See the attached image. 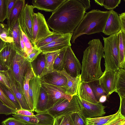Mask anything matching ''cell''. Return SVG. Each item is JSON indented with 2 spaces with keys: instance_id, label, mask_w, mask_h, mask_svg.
Wrapping results in <instances>:
<instances>
[{
  "instance_id": "obj_1",
  "label": "cell",
  "mask_w": 125,
  "mask_h": 125,
  "mask_svg": "<svg viewBox=\"0 0 125 125\" xmlns=\"http://www.w3.org/2000/svg\"><path fill=\"white\" fill-rule=\"evenodd\" d=\"M86 11L78 0H65L52 12L47 22L53 32L62 34L73 33Z\"/></svg>"
},
{
  "instance_id": "obj_47",
  "label": "cell",
  "mask_w": 125,
  "mask_h": 125,
  "mask_svg": "<svg viewBox=\"0 0 125 125\" xmlns=\"http://www.w3.org/2000/svg\"><path fill=\"white\" fill-rule=\"evenodd\" d=\"M4 72L0 71V83L10 91L11 88L10 83Z\"/></svg>"
},
{
  "instance_id": "obj_19",
  "label": "cell",
  "mask_w": 125,
  "mask_h": 125,
  "mask_svg": "<svg viewBox=\"0 0 125 125\" xmlns=\"http://www.w3.org/2000/svg\"><path fill=\"white\" fill-rule=\"evenodd\" d=\"M40 79L47 83L63 87L65 89L67 79L64 75L56 71L45 74Z\"/></svg>"
},
{
  "instance_id": "obj_5",
  "label": "cell",
  "mask_w": 125,
  "mask_h": 125,
  "mask_svg": "<svg viewBox=\"0 0 125 125\" xmlns=\"http://www.w3.org/2000/svg\"><path fill=\"white\" fill-rule=\"evenodd\" d=\"M80 112V108L77 94L73 96L70 101L65 98L59 99L47 110V112L55 118Z\"/></svg>"
},
{
  "instance_id": "obj_33",
  "label": "cell",
  "mask_w": 125,
  "mask_h": 125,
  "mask_svg": "<svg viewBox=\"0 0 125 125\" xmlns=\"http://www.w3.org/2000/svg\"><path fill=\"white\" fill-rule=\"evenodd\" d=\"M35 116L39 121L37 125H53L55 118L47 112L37 114Z\"/></svg>"
},
{
  "instance_id": "obj_14",
  "label": "cell",
  "mask_w": 125,
  "mask_h": 125,
  "mask_svg": "<svg viewBox=\"0 0 125 125\" xmlns=\"http://www.w3.org/2000/svg\"><path fill=\"white\" fill-rule=\"evenodd\" d=\"M117 71H110L104 72L103 74L98 79L100 85L107 94L108 97L116 90Z\"/></svg>"
},
{
  "instance_id": "obj_41",
  "label": "cell",
  "mask_w": 125,
  "mask_h": 125,
  "mask_svg": "<svg viewBox=\"0 0 125 125\" xmlns=\"http://www.w3.org/2000/svg\"><path fill=\"white\" fill-rule=\"evenodd\" d=\"M8 0H0V21L3 22L7 18Z\"/></svg>"
},
{
  "instance_id": "obj_34",
  "label": "cell",
  "mask_w": 125,
  "mask_h": 125,
  "mask_svg": "<svg viewBox=\"0 0 125 125\" xmlns=\"http://www.w3.org/2000/svg\"><path fill=\"white\" fill-rule=\"evenodd\" d=\"M86 118L80 112H75L70 115L69 121L71 125H87Z\"/></svg>"
},
{
  "instance_id": "obj_2",
  "label": "cell",
  "mask_w": 125,
  "mask_h": 125,
  "mask_svg": "<svg viewBox=\"0 0 125 125\" xmlns=\"http://www.w3.org/2000/svg\"><path fill=\"white\" fill-rule=\"evenodd\" d=\"M89 46L83 52L82 62L81 81L88 82L99 79L104 73L101 62L104 55V48L99 39L88 42Z\"/></svg>"
},
{
  "instance_id": "obj_48",
  "label": "cell",
  "mask_w": 125,
  "mask_h": 125,
  "mask_svg": "<svg viewBox=\"0 0 125 125\" xmlns=\"http://www.w3.org/2000/svg\"><path fill=\"white\" fill-rule=\"evenodd\" d=\"M0 38L7 43L13 42L12 37L8 32H4L0 34Z\"/></svg>"
},
{
  "instance_id": "obj_20",
  "label": "cell",
  "mask_w": 125,
  "mask_h": 125,
  "mask_svg": "<svg viewBox=\"0 0 125 125\" xmlns=\"http://www.w3.org/2000/svg\"><path fill=\"white\" fill-rule=\"evenodd\" d=\"M56 71L64 75L67 79L65 88L66 93L72 96L77 95L79 86L81 81V75L79 76L74 78L68 74L63 70Z\"/></svg>"
},
{
  "instance_id": "obj_15",
  "label": "cell",
  "mask_w": 125,
  "mask_h": 125,
  "mask_svg": "<svg viewBox=\"0 0 125 125\" xmlns=\"http://www.w3.org/2000/svg\"><path fill=\"white\" fill-rule=\"evenodd\" d=\"M17 51L13 43H7L0 52V65L7 70L11 68Z\"/></svg>"
},
{
  "instance_id": "obj_31",
  "label": "cell",
  "mask_w": 125,
  "mask_h": 125,
  "mask_svg": "<svg viewBox=\"0 0 125 125\" xmlns=\"http://www.w3.org/2000/svg\"><path fill=\"white\" fill-rule=\"evenodd\" d=\"M97 101L103 95H107L99 84L98 79L87 82Z\"/></svg>"
},
{
  "instance_id": "obj_10",
  "label": "cell",
  "mask_w": 125,
  "mask_h": 125,
  "mask_svg": "<svg viewBox=\"0 0 125 125\" xmlns=\"http://www.w3.org/2000/svg\"><path fill=\"white\" fill-rule=\"evenodd\" d=\"M4 72L10 83V91L17 100L22 109L32 111L23 94L22 87L15 78L11 68Z\"/></svg>"
},
{
  "instance_id": "obj_56",
  "label": "cell",
  "mask_w": 125,
  "mask_h": 125,
  "mask_svg": "<svg viewBox=\"0 0 125 125\" xmlns=\"http://www.w3.org/2000/svg\"><path fill=\"white\" fill-rule=\"evenodd\" d=\"M107 97L106 95L102 96L99 99V102L101 103L104 102L106 101Z\"/></svg>"
},
{
  "instance_id": "obj_13",
  "label": "cell",
  "mask_w": 125,
  "mask_h": 125,
  "mask_svg": "<svg viewBox=\"0 0 125 125\" xmlns=\"http://www.w3.org/2000/svg\"><path fill=\"white\" fill-rule=\"evenodd\" d=\"M73 33H68L61 37L50 43L39 48L42 53L48 52L60 51L71 46L70 42Z\"/></svg>"
},
{
  "instance_id": "obj_12",
  "label": "cell",
  "mask_w": 125,
  "mask_h": 125,
  "mask_svg": "<svg viewBox=\"0 0 125 125\" xmlns=\"http://www.w3.org/2000/svg\"><path fill=\"white\" fill-rule=\"evenodd\" d=\"M78 96L80 108V112L85 118L101 117L105 114L104 109L105 107L101 103L94 104L90 103Z\"/></svg>"
},
{
  "instance_id": "obj_25",
  "label": "cell",
  "mask_w": 125,
  "mask_h": 125,
  "mask_svg": "<svg viewBox=\"0 0 125 125\" xmlns=\"http://www.w3.org/2000/svg\"><path fill=\"white\" fill-rule=\"evenodd\" d=\"M116 90L119 96L125 97V69L119 68L116 73Z\"/></svg>"
},
{
  "instance_id": "obj_28",
  "label": "cell",
  "mask_w": 125,
  "mask_h": 125,
  "mask_svg": "<svg viewBox=\"0 0 125 125\" xmlns=\"http://www.w3.org/2000/svg\"><path fill=\"white\" fill-rule=\"evenodd\" d=\"M59 52L44 53L46 60L45 66L42 73L38 78H40L45 74L54 71L53 67L54 62Z\"/></svg>"
},
{
  "instance_id": "obj_38",
  "label": "cell",
  "mask_w": 125,
  "mask_h": 125,
  "mask_svg": "<svg viewBox=\"0 0 125 125\" xmlns=\"http://www.w3.org/2000/svg\"><path fill=\"white\" fill-rule=\"evenodd\" d=\"M12 116L13 117L20 120L27 125H37L39 121L35 116H25L15 114H13Z\"/></svg>"
},
{
  "instance_id": "obj_36",
  "label": "cell",
  "mask_w": 125,
  "mask_h": 125,
  "mask_svg": "<svg viewBox=\"0 0 125 125\" xmlns=\"http://www.w3.org/2000/svg\"><path fill=\"white\" fill-rule=\"evenodd\" d=\"M66 48L59 51L54 62V71H61L63 70L64 58Z\"/></svg>"
},
{
  "instance_id": "obj_42",
  "label": "cell",
  "mask_w": 125,
  "mask_h": 125,
  "mask_svg": "<svg viewBox=\"0 0 125 125\" xmlns=\"http://www.w3.org/2000/svg\"><path fill=\"white\" fill-rule=\"evenodd\" d=\"M69 116L68 115L55 118L53 125H71Z\"/></svg>"
},
{
  "instance_id": "obj_3",
  "label": "cell",
  "mask_w": 125,
  "mask_h": 125,
  "mask_svg": "<svg viewBox=\"0 0 125 125\" xmlns=\"http://www.w3.org/2000/svg\"><path fill=\"white\" fill-rule=\"evenodd\" d=\"M110 13V10L103 11L98 9L92 10L86 13L73 33L72 43H74L76 39L83 35L103 32Z\"/></svg>"
},
{
  "instance_id": "obj_44",
  "label": "cell",
  "mask_w": 125,
  "mask_h": 125,
  "mask_svg": "<svg viewBox=\"0 0 125 125\" xmlns=\"http://www.w3.org/2000/svg\"><path fill=\"white\" fill-rule=\"evenodd\" d=\"M33 47V49L32 52L26 58L27 60L31 63L34 61L38 56L42 52L39 48L34 46Z\"/></svg>"
},
{
  "instance_id": "obj_6",
  "label": "cell",
  "mask_w": 125,
  "mask_h": 125,
  "mask_svg": "<svg viewBox=\"0 0 125 125\" xmlns=\"http://www.w3.org/2000/svg\"><path fill=\"white\" fill-rule=\"evenodd\" d=\"M32 32V44L54 33L50 30L44 16L39 12L34 13Z\"/></svg>"
},
{
  "instance_id": "obj_55",
  "label": "cell",
  "mask_w": 125,
  "mask_h": 125,
  "mask_svg": "<svg viewBox=\"0 0 125 125\" xmlns=\"http://www.w3.org/2000/svg\"><path fill=\"white\" fill-rule=\"evenodd\" d=\"M6 43L0 38V52L5 46Z\"/></svg>"
},
{
  "instance_id": "obj_45",
  "label": "cell",
  "mask_w": 125,
  "mask_h": 125,
  "mask_svg": "<svg viewBox=\"0 0 125 125\" xmlns=\"http://www.w3.org/2000/svg\"><path fill=\"white\" fill-rule=\"evenodd\" d=\"M16 111L6 106L0 101V114L8 115L14 114Z\"/></svg>"
},
{
  "instance_id": "obj_24",
  "label": "cell",
  "mask_w": 125,
  "mask_h": 125,
  "mask_svg": "<svg viewBox=\"0 0 125 125\" xmlns=\"http://www.w3.org/2000/svg\"><path fill=\"white\" fill-rule=\"evenodd\" d=\"M36 75L32 67L29 68L26 74L22 85L23 94L32 112L34 111V109L31 102L29 94V82L30 80Z\"/></svg>"
},
{
  "instance_id": "obj_29",
  "label": "cell",
  "mask_w": 125,
  "mask_h": 125,
  "mask_svg": "<svg viewBox=\"0 0 125 125\" xmlns=\"http://www.w3.org/2000/svg\"><path fill=\"white\" fill-rule=\"evenodd\" d=\"M45 58L44 53H41L37 58L33 62L34 64H32L33 70L36 76L39 77L42 74L45 66Z\"/></svg>"
},
{
  "instance_id": "obj_22",
  "label": "cell",
  "mask_w": 125,
  "mask_h": 125,
  "mask_svg": "<svg viewBox=\"0 0 125 125\" xmlns=\"http://www.w3.org/2000/svg\"><path fill=\"white\" fill-rule=\"evenodd\" d=\"M77 95L87 102L96 104L99 103L87 82L81 81L78 89Z\"/></svg>"
},
{
  "instance_id": "obj_59",
  "label": "cell",
  "mask_w": 125,
  "mask_h": 125,
  "mask_svg": "<svg viewBox=\"0 0 125 125\" xmlns=\"http://www.w3.org/2000/svg\"></svg>"
},
{
  "instance_id": "obj_26",
  "label": "cell",
  "mask_w": 125,
  "mask_h": 125,
  "mask_svg": "<svg viewBox=\"0 0 125 125\" xmlns=\"http://www.w3.org/2000/svg\"><path fill=\"white\" fill-rule=\"evenodd\" d=\"M48 101V97L47 93L41 86L40 96L34 111L37 114L47 112V107Z\"/></svg>"
},
{
  "instance_id": "obj_16",
  "label": "cell",
  "mask_w": 125,
  "mask_h": 125,
  "mask_svg": "<svg viewBox=\"0 0 125 125\" xmlns=\"http://www.w3.org/2000/svg\"><path fill=\"white\" fill-rule=\"evenodd\" d=\"M103 32L110 36L119 32L121 30L119 16L113 10H110Z\"/></svg>"
},
{
  "instance_id": "obj_9",
  "label": "cell",
  "mask_w": 125,
  "mask_h": 125,
  "mask_svg": "<svg viewBox=\"0 0 125 125\" xmlns=\"http://www.w3.org/2000/svg\"><path fill=\"white\" fill-rule=\"evenodd\" d=\"M34 8L32 5L25 4L18 20L20 27L31 42L32 38Z\"/></svg>"
},
{
  "instance_id": "obj_18",
  "label": "cell",
  "mask_w": 125,
  "mask_h": 125,
  "mask_svg": "<svg viewBox=\"0 0 125 125\" xmlns=\"http://www.w3.org/2000/svg\"><path fill=\"white\" fill-rule=\"evenodd\" d=\"M65 0H33L32 6L34 8L46 12L55 11Z\"/></svg>"
},
{
  "instance_id": "obj_54",
  "label": "cell",
  "mask_w": 125,
  "mask_h": 125,
  "mask_svg": "<svg viewBox=\"0 0 125 125\" xmlns=\"http://www.w3.org/2000/svg\"><path fill=\"white\" fill-rule=\"evenodd\" d=\"M8 32L7 25L0 23V34L4 32Z\"/></svg>"
},
{
  "instance_id": "obj_57",
  "label": "cell",
  "mask_w": 125,
  "mask_h": 125,
  "mask_svg": "<svg viewBox=\"0 0 125 125\" xmlns=\"http://www.w3.org/2000/svg\"><path fill=\"white\" fill-rule=\"evenodd\" d=\"M7 70L0 65V71H5Z\"/></svg>"
},
{
  "instance_id": "obj_8",
  "label": "cell",
  "mask_w": 125,
  "mask_h": 125,
  "mask_svg": "<svg viewBox=\"0 0 125 125\" xmlns=\"http://www.w3.org/2000/svg\"><path fill=\"white\" fill-rule=\"evenodd\" d=\"M63 68L68 74L72 77L76 78L81 75L80 72L82 70V65L70 46L66 49Z\"/></svg>"
},
{
  "instance_id": "obj_46",
  "label": "cell",
  "mask_w": 125,
  "mask_h": 125,
  "mask_svg": "<svg viewBox=\"0 0 125 125\" xmlns=\"http://www.w3.org/2000/svg\"><path fill=\"white\" fill-rule=\"evenodd\" d=\"M125 122V117L121 114L118 116L106 125H121Z\"/></svg>"
},
{
  "instance_id": "obj_21",
  "label": "cell",
  "mask_w": 125,
  "mask_h": 125,
  "mask_svg": "<svg viewBox=\"0 0 125 125\" xmlns=\"http://www.w3.org/2000/svg\"><path fill=\"white\" fill-rule=\"evenodd\" d=\"M24 0H17L9 16L7 19L8 30L11 29L18 20L25 5Z\"/></svg>"
},
{
  "instance_id": "obj_11",
  "label": "cell",
  "mask_w": 125,
  "mask_h": 125,
  "mask_svg": "<svg viewBox=\"0 0 125 125\" xmlns=\"http://www.w3.org/2000/svg\"><path fill=\"white\" fill-rule=\"evenodd\" d=\"M41 81L42 86L46 92L48 96L47 111L60 99L65 98L69 101L72 100L73 96L66 94L64 88L49 84L41 80Z\"/></svg>"
},
{
  "instance_id": "obj_39",
  "label": "cell",
  "mask_w": 125,
  "mask_h": 125,
  "mask_svg": "<svg viewBox=\"0 0 125 125\" xmlns=\"http://www.w3.org/2000/svg\"><path fill=\"white\" fill-rule=\"evenodd\" d=\"M0 87L9 99L16 106L17 110L22 109L17 100L11 91L0 83Z\"/></svg>"
},
{
  "instance_id": "obj_37",
  "label": "cell",
  "mask_w": 125,
  "mask_h": 125,
  "mask_svg": "<svg viewBox=\"0 0 125 125\" xmlns=\"http://www.w3.org/2000/svg\"><path fill=\"white\" fill-rule=\"evenodd\" d=\"M20 27L21 36L22 39L25 47V53L26 58L32 52L33 47L30 40L22 31L20 26Z\"/></svg>"
},
{
  "instance_id": "obj_35",
  "label": "cell",
  "mask_w": 125,
  "mask_h": 125,
  "mask_svg": "<svg viewBox=\"0 0 125 125\" xmlns=\"http://www.w3.org/2000/svg\"><path fill=\"white\" fill-rule=\"evenodd\" d=\"M97 4L110 10H113L121 3V0H95Z\"/></svg>"
},
{
  "instance_id": "obj_4",
  "label": "cell",
  "mask_w": 125,
  "mask_h": 125,
  "mask_svg": "<svg viewBox=\"0 0 125 125\" xmlns=\"http://www.w3.org/2000/svg\"><path fill=\"white\" fill-rule=\"evenodd\" d=\"M105 70L104 72L117 71L119 68V31L107 37H103Z\"/></svg>"
},
{
  "instance_id": "obj_27",
  "label": "cell",
  "mask_w": 125,
  "mask_h": 125,
  "mask_svg": "<svg viewBox=\"0 0 125 125\" xmlns=\"http://www.w3.org/2000/svg\"><path fill=\"white\" fill-rule=\"evenodd\" d=\"M8 31L9 34L13 38V43L17 51L24 55L21 45L20 30L18 20L13 27Z\"/></svg>"
},
{
  "instance_id": "obj_51",
  "label": "cell",
  "mask_w": 125,
  "mask_h": 125,
  "mask_svg": "<svg viewBox=\"0 0 125 125\" xmlns=\"http://www.w3.org/2000/svg\"><path fill=\"white\" fill-rule=\"evenodd\" d=\"M119 15L121 30L123 32H125V12L121 13Z\"/></svg>"
},
{
  "instance_id": "obj_50",
  "label": "cell",
  "mask_w": 125,
  "mask_h": 125,
  "mask_svg": "<svg viewBox=\"0 0 125 125\" xmlns=\"http://www.w3.org/2000/svg\"><path fill=\"white\" fill-rule=\"evenodd\" d=\"M17 0H8L7 6V20Z\"/></svg>"
},
{
  "instance_id": "obj_32",
  "label": "cell",
  "mask_w": 125,
  "mask_h": 125,
  "mask_svg": "<svg viewBox=\"0 0 125 125\" xmlns=\"http://www.w3.org/2000/svg\"><path fill=\"white\" fill-rule=\"evenodd\" d=\"M65 34H62L54 32L52 35H49L36 42L32 44L33 46L39 48L51 42Z\"/></svg>"
},
{
  "instance_id": "obj_17",
  "label": "cell",
  "mask_w": 125,
  "mask_h": 125,
  "mask_svg": "<svg viewBox=\"0 0 125 125\" xmlns=\"http://www.w3.org/2000/svg\"><path fill=\"white\" fill-rule=\"evenodd\" d=\"M41 86V79L36 75L29 81V94L34 110L36 108L40 96Z\"/></svg>"
},
{
  "instance_id": "obj_58",
  "label": "cell",
  "mask_w": 125,
  "mask_h": 125,
  "mask_svg": "<svg viewBox=\"0 0 125 125\" xmlns=\"http://www.w3.org/2000/svg\"><path fill=\"white\" fill-rule=\"evenodd\" d=\"M121 125H125V122L123 123Z\"/></svg>"
},
{
  "instance_id": "obj_7",
  "label": "cell",
  "mask_w": 125,
  "mask_h": 125,
  "mask_svg": "<svg viewBox=\"0 0 125 125\" xmlns=\"http://www.w3.org/2000/svg\"><path fill=\"white\" fill-rule=\"evenodd\" d=\"M32 67L31 63L17 51L13 60L11 69L15 78L22 87L26 74Z\"/></svg>"
},
{
  "instance_id": "obj_43",
  "label": "cell",
  "mask_w": 125,
  "mask_h": 125,
  "mask_svg": "<svg viewBox=\"0 0 125 125\" xmlns=\"http://www.w3.org/2000/svg\"><path fill=\"white\" fill-rule=\"evenodd\" d=\"M23 122L14 117H9L1 122V125H26Z\"/></svg>"
},
{
  "instance_id": "obj_52",
  "label": "cell",
  "mask_w": 125,
  "mask_h": 125,
  "mask_svg": "<svg viewBox=\"0 0 125 125\" xmlns=\"http://www.w3.org/2000/svg\"><path fill=\"white\" fill-rule=\"evenodd\" d=\"M120 99V106L121 114L124 116L125 115V97L119 96Z\"/></svg>"
},
{
  "instance_id": "obj_49",
  "label": "cell",
  "mask_w": 125,
  "mask_h": 125,
  "mask_svg": "<svg viewBox=\"0 0 125 125\" xmlns=\"http://www.w3.org/2000/svg\"><path fill=\"white\" fill-rule=\"evenodd\" d=\"M14 114L25 116H35L32 111L23 109L17 110Z\"/></svg>"
},
{
  "instance_id": "obj_40",
  "label": "cell",
  "mask_w": 125,
  "mask_h": 125,
  "mask_svg": "<svg viewBox=\"0 0 125 125\" xmlns=\"http://www.w3.org/2000/svg\"><path fill=\"white\" fill-rule=\"evenodd\" d=\"M0 101L4 105L16 111L18 110L16 106L9 99L0 87Z\"/></svg>"
},
{
  "instance_id": "obj_23",
  "label": "cell",
  "mask_w": 125,
  "mask_h": 125,
  "mask_svg": "<svg viewBox=\"0 0 125 125\" xmlns=\"http://www.w3.org/2000/svg\"><path fill=\"white\" fill-rule=\"evenodd\" d=\"M121 114L120 106L118 111L114 114L103 117L86 118V120L87 125H106L118 116Z\"/></svg>"
},
{
  "instance_id": "obj_53",
  "label": "cell",
  "mask_w": 125,
  "mask_h": 125,
  "mask_svg": "<svg viewBox=\"0 0 125 125\" xmlns=\"http://www.w3.org/2000/svg\"><path fill=\"white\" fill-rule=\"evenodd\" d=\"M83 5L86 11L90 7V1L89 0H78Z\"/></svg>"
},
{
  "instance_id": "obj_30",
  "label": "cell",
  "mask_w": 125,
  "mask_h": 125,
  "mask_svg": "<svg viewBox=\"0 0 125 125\" xmlns=\"http://www.w3.org/2000/svg\"><path fill=\"white\" fill-rule=\"evenodd\" d=\"M125 32L119 31V49L120 55L119 68L125 69Z\"/></svg>"
}]
</instances>
